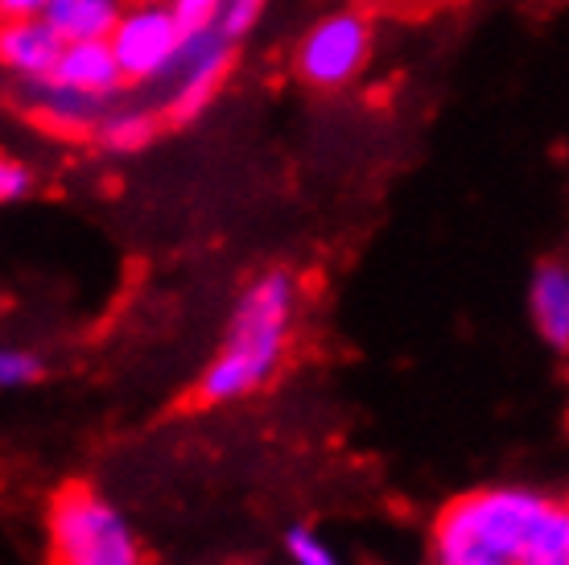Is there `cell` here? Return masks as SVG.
<instances>
[{"mask_svg":"<svg viewBox=\"0 0 569 565\" xmlns=\"http://www.w3.org/2000/svg\"><path fill=\"white\" fill-rule=\"evenodd\" d=\"M433 549L438 565H532L545 557H569V512L566 504L528 487L462 495L441 512Z\"/></svg>","mask_w":569,"mask_h":565,"instance_id":"cell-1","label":"cell"},{"mask_svg":"<svg viewBox=\"0 0 569 565\" xmlns=\"http://www.w3.org/2000/svg\"><path fill=\"white\" fill-rule=\"evenodd\" d=\"M298 314V281L293 272L272 269L243 289L231 310L228 339L202 371L199 400L202 405H228L269 384L289 343V326Z\"/></svg>","mask_w":569,"mask_h":565,"instance_id":"cell-2","label":"cell"},{"mask_svg":"<svg viewBox=\"0 0 569 565\" xmlns=\"http://www.w3.org/2000/svg\"><path fill=\"white\" fill-rule=\"evenodd\" d=\"M50 565H141V549L103 495L67 487L50 504Z\"/></svg>","mask_w":569,"mask_h":565,"instance_id":"cell-3","label":"cell"},{"mask_svg":"<svg viewBox=\"0 0 569 565\" xmlns=\"http://www.w3.org/2000/svg\"><path fill=\"white\" fill-rule=\"evenodd\" d=\"M371 58V21L356 9L318 17L298 46V75L313 91H339Z\"/></svg>","mask_w":569,"mask_h":565,"instance_id":"cell-4","label":"cell"},{"mask_svg":"<svg viewBox=\"0 0 569 565\" xmlns=\"http://www.w3.org/2000/svg\"><path fill=\"white\" fill-rule=\"evenodd\" d=\"M108 46H112V58L124 75V83H157L178 62L182 29L166 4L144 0V4H132L120 13V21L108 33Z\"/></svg>","mask_w":569,"mask_h":565,"instance_id":"cell-5","label":"cell"},{"mask_svg":"<svg viewBox=\"0 0 569 565\" xmlns=\"http://www.w3.org/2000/svg\"><path fill=\"white\" fill-rule=\"evenodd\" d=\"M170 75V120L173 125H190L219 99V87L228 83L231 42L214 26L199 29V33H182V50H178V62H173Z\"/></svg>","mask_w":569,"mask_h":565,"instance_id":"cell-6","label":"cell"},{"mask_svg":"<svg viewBox=\"0 0 569 565\" xmlns=\"http://www.w3.org/2000/svg\"><path fill=\"white\" fill-rule=\"evenodd\" d=\"M62 38L42 17H0V67L21 83H42L54 75Z\"/></svg>","mask_w":569,"mask_h":565,"instance_id":"cell-7","label":"cell"},{"mask_svg":"<svg viewBox=\"0 0 569 565\" xmlns=\"http://www.w3.org/2000/svg\"><path fill=\"white\" fill-rule=\"evenodd\" d=\"M50 79L96 99H112L124 87V75L116 67L108 42H62V54H58Z\"/></svg>","mask_w":569,"mask_h":565,"instance_id":"cell-8","label":"cell"},{"mask_svg":"<svg viewBox=\"0 0 569 565\" xmlns=\"http://www.w3.org/2000/svg\"><path fill=\"white\" fill-rule=\"evenodd\" d=\"M26 96H29V103H33V112L42 116L54 132H67V137L96 132V125H100V116H103V103H108V99L71 91V87L54 83V79L26 83Z\"/></svg>","mask_w":569,"mask_h":565,"instance_id":"cell-9","label":"cell"},{"mask_svg":"<svg viewBox=\"0 0 569 565\" xmlns=\"http://www.w3.org/2000/svg\"><path fill=\"white\" fill-rule=\"evenodd\" d=\"M124 0H46L42 21L62 42H108Z\"/></svg>","mask_w":569,"mask_h":565,"instance_id":"cell-10","label":"cell"},{"mask_svg":"<svg viewBox=\"0 0 569 565\" xmlns=\"http://www.w3.org/2000/svg\"><path fill=\"white\" fill-rule=\"evenodd\" d=\"M532 323L545 335V343H553L557 351L569 347V272L561 260H545L537 277H532Z\"/></svg>","mask_w":569,"mask_h":565,"instance_id":"cell-11","label":"cell"},{"mask_svg":"<svg viewBox=\"0 0 569 565\" xmlns=\"http://www.w3.org/2000/svg\"><path fill=\"white\" fill-rule=\"evenodd\" d=\"M96 137L108 153H141L144 145L157 137V116L144 108H120V112H103L96 125Z\"/></svg>","mask_w":569,"mask_h":565,"instance_id":"cell-12","label":"cell"},{"mask_svg":"<svg viewBox=\"0 0 569 565\" xmlns=\"http://www.w3.org/2000/svg\"><path fill=\"white\" fill-rule=\"evenodd\" d=\"M264 9H269V0H223V4H219V17H214V29H219L228 42H236V38H243V33H252V29L260 26Z\"/></svg>","mask_w":569,"mask_h":565,"instance_id":"cell-13","label":"cell"},{"mask_svg":"<svg viewBox=\"0 0 569 565\" xmlns=\"http://www.w3.org/2000/svg\"><path fill=\"white\" fill-rule=\"evenodd\" d=\"M42 380V359L21 347H0V388H26Z\"/></svg>","mask_w":569,"mask_h":565,"instance_id":"cell-14","label":"cell"},{"mask_svg":"<svg viewBox=\"0 0 569 565\" xmlns=\"http://www.w3.org/2000/svg\"><path fill=\"white\" fill-rule=\"evenodd\" d=\"M284 553L293 565H339V557L330 553V545L310 528H289L284 537Z\"/></svg>","mask_w":569,"mask_h":565,"instance_id":"cell-15","label":"cell"},{"mask_svg":"<svg viewBox=\"0 0 569 565\" xmlns=\"http://www.w3.org/2000/svg\"><path fill=\"white\" fill-rule=\"evenodd\" d=\"M219 4L223 0H170L166 9L173 13L182 33H199V29H211L214 17H219Z\"/></svg>","mask_w":569,"mask_h":565,"instance_id":"cell-16","label":"cell"},{"mask_svg":"<svg viewBox=\"0 0 569 565\" xmlns=\"http://www.w3.org/2000/svg\"><path fill=\"white\" fill-rule=\"evenodd\" d=\"M29 190H33V174H29L26 161L0 153V207H4V202H17V198H26Z\"/></svg>","mask_w":569,"mask_h":565,"instance_id":"cell-17","label":"cell"},{"mask_svg":"<svg viewBox=\"0 0 569 565\" xmlns=\"http://www.w3.org/2000/svg\"><path fill=\"white\" fill-rule=\"evenodd\" d=\"M46 0H0V17H42Z\"/></svg>","mask_w":569,"mask_h":565,"instance_id":"cell-18","label":"cell"},{"mask_svg":"<svg viewBox=\"0 0 569 565\" xmlns=\"http://www.w3.org/2000/svg\"><path fill=\"white\" fill-rule=\"evenodd\" d=\"M458 565H496V562H458ZM532 565H569V557H545V562H532Z\"/></svg>","mask_w":569,"mask_h":565,"instance_id":"cell-19","label":"cell"}]
</instances>
